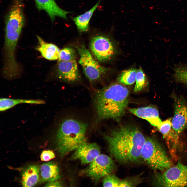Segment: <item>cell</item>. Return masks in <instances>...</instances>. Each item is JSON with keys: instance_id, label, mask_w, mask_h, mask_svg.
I'll use <instances>...</instances> for the list:
<instances>
[{"instance_id": "22", "label": "cell", "mask_w": 187, "mask_h": 187, "mask_svg": "<svg viewBox=\"0 0 187 187\" xmlns=\"http://www.w3.org/2000/svg\"><path fill=\"white\" fill-rule=\"evenodd\" d=\"M76 54L75 50L69 47L64 48L61 50L59 61H69L76 60Z\"/></svg>"}, {"instance_id": "17", "label": "cell", "mask_w": 187, "mask_h": 187, "mask_svg": "<svg viewBox=\"0 0 187 187\" xmlns=\"http://www.w3.org/2000/svg\"><path fill=\"white\" fill-rule=\"evenodd\" d=\"M101 1L99 0L97 3L88 11L72 18L73 21L79 32H84L88 31L90 21Z\"/></svg>"}, {"instance_id": "15", "label": "cell", "mask_w": 187, "mask_h": 187, "mask_svg": "<svg viewBox=\"0 0 187 187\" xmlns=\"http://www.w3.org/2000/svg\"><path fill=\"white\" fill-rule=\"evenodd\" d=\"M39 44L36 49L45 58L49 60L59 59L61 50L55 45L46 42L38 35L37 36Z\"/></svg>"}, {"instance_id": "11", "label": "cell", "mask_w": 187, "mask_h": 187, "mask_svg": "<svg viewBox=\"0 0 187 187\" xmlns=\"http://www.w3.org/2000/svg\"><path fill=\"white\" fill-rule=\"evenodd\" d=\"M171 123L173 129L178 136L187 127V106L181 100L177 99L175 102Z\"/></svg>"}, {"instance_id": "7", "label": "cell", "mask_w": 187, "mask_h": 187, "mask_svg": "<svg viewBox=\"0 0 187 187\" xmlns=\"http://www.w3.org/2000/svg\"><path fill=\"white\" fill-rule=\"evenodd\" d=\"M115 168L114 162L111 158L106 155L100 154L82 172L93 179L97 181L112 173Z\"/></svg>"}, {"instance_id": "26", "label": "cell", "mask_w": 187, "mask_h": 187, "mask_svg": "<svg viewBox=\"0 0 187 187\" xmlns=\"http://www.w3.org/2000/svg\"><path fill=\"white\" fill-rule=\"evenodd\" d=\"M40 157L41 161H47L54 158L55 157V155L52 150H45L42 152Z\"/></svg>"}, {"instance_id": "25", "label": "cell", "mask_w": 187, "mask_h": 187, "mask_svg": "<svg viewBox=\"0 0 187 187\" xmlns=\"http://www.w3.org/2000/svg\"><path fill=\"white\" fill-rule=\"evenodd\" d=\"M142 179L139 176L127 178L121 181L119 187L135 186L142 182Z\"/></svg>"}, {"instance_id": "24", "label": "cell", "mask_w": 187, "mask_h": 187, "mask_svg": "<svg viewBox=\"0 0 187 187\" xmlns=\"http://www.w3.org/2000/svg\"><path fill=\"white\" fill-rule=\"evenodd\" d=\"M174 77L177 81L187 83V66H179L174 70Z\"/></svg>"}, {"instance_id": "9", "label": "cell", "mask_w": 187, "mask_h": 187, "mask_svg": "<svg viewBox=\"0 0 187 187\" xmlns=\"http://www.w3.org/2000/svg\"><path fill=\"white\" fill-rule=\"evenodd\" d=\"M56 69L58 78L63 81L73 83L78 81L80 79L76 60L69 61H58Z\"/></svg>"}, {"instance_id": "20", "label": "cell", "mask_w": 187, "mask_h": 187, "mask_svg": "<svg viewBox=\"0 0 187 187\" xmlns=\"http://www.w3.org/2000/svg\"><path fill=\"white\" fill-rule=\"evenodd\" d=\"M137 69L130 68L123 71L117 78L118 82L123 85H129L133 84L135 81Z\"/></svg>"}, {"instance_id": "1", "label": "cell", "mask_w": 187, "mask_h": 187, "mask_svg": "<svg viewBox=\"0 0 187 187\" xmlns=\"http://www.w3.org/2000/svg\"><path fill=\"white\" fill-rule=\"evenodd\" d=\"M104 137L111 155L118 162L133 163L141 159V151L146 138L135 125L119 126Z\"/></svg>"}, {"instance_id": "8", "label": "cell", "mask_w": 187, "mask_h": 187, "mask_svg": "<svg viewBox=\"0 0 187 187\" xmlns=\"http://www.w3.org/2000/svg\"><path fill=\"white\" fill-rule=\"evenodd\" d=\"M90 47L95 57L100 61L110 59L115 52V46L112 41L102 35L94 37L90 42Z\"/></svg>"}, {"instance_id": "16", "label": "cell", "mask_w": 187, "mask_h": 187, "mask_svg": "<svg viewBox=\"0 0 187 187\" xmlns=\"http://www.w3.org/2000/svg\"><path fill=\"white\" fill-rule=\"evenodd\" d=\"M40 171L43 182H49L57 180L61 177L58 167L52 162L43 164L40 167Z\"/></svg>"}, {"instance_id": "3", "label": "cell", "mask_w": 187, "mask_h": 187, "mask_svg": "<svg viewBox=\"0 0 187 187\" xmlns=\"http://www.w3.org/2000/svg\"><path fill=\"white\" fill-rule=\"evenodd\" d=\"M55 135L56 150L63 157L87 142L88 122L76 116L66 117L59 122Z\"/></svg>"}, {"instance_id": "18", "label": "cell", "mask_w": 187, "mask_h": 187, "mask_svg": "<svg viewBox=\"0 0 187 187\" xmlns=\"http://www.w3.org/2000/svg\"><path fill=\"white\" fill-rule=\"evenodd\" d=\"M39 169L35 165L28 167L23 173L21 183L23 187H32L37 183L39 179Z\"/></svg>"}, {"instance_id": "2", "label": "cell", "mask_w": 187, "mask_h": 187, "mask_svg": "<svg viewBox=\"0 0 187 187\" xmlns=\"http://www.w3.org/2000/svg\"><path fill=\"white\" fill-rule=\"evenodd\" d=\"M120 83H115L97 89L94 96L95 124L105 120L119 121L125 114L129 103V91Z\"/></svg>"}, {"instance_id": "6", "label": "cell", "mask_w": 187, "mask_h": 187, "mask_svg": "<svg viewBox=\"0 0 187 187\" xmlns=\"http://www.w3.org/2000/svg\"><path fill=\"white\" fill-rule=\"evenodd\" d=\"M76 48L80 56L79 63L86 77L92 83L99 80L108 69L94 59L84 45H81Z\"/></svg>"}, {"instance_id": "12", "label": "cell", "mask_w": 187, "mask_h": 187, "mask_svg": "<svg viewBox=\"0 0 187 187\" xmlns=\"http://www.w3.org/2000/svg\"><path fill=\"white\" fill-rule=\"evenodd\" d=\"M34 1L38 9L45 11L52 21H54L56 17L67 19V15L70 12L60 8L55 0Z\"/></svg>"}, {"instance_id": "27", "label": "cell", "mask_w": 187, "mask_h": 187, "mask_svg": "<svg viewBox=\"0 0 187 187\" xmlns=\"http://www.w3.org/2000/svg\"><path fill=\"white\" fill-rule=\"evenodd\" d=\"M62 184L61 182L57 180L49 182L45 185L46 187H61Z\"/></svg>"}, {"instance_id": "21", "label": "cell", "mask_w": 187, "mask_h": 187, "mask_svg": "<svg viewBox=\"0 0 187 187\" xmlns=\"http://www.w3.org/2000/svg\"><path fill=\"white\" fill-rule=\"evenodd\" d=\"M146 82L145 74L142 68L140 67L137 69L135 80L136 83L134 88V92H137L142 89L145 86Z\"/></svg>"}, {"instance_id": "14", "label": "cell", "mask_w": 187, "mask_h": 187, "mask_svg": "<svg viewBox=\"0 0 187 187\" xmlns=\"http://www.w3.org/2000/svg\"><path fill=\"white\" fill-rule=\"evenodd\" d=\"M129 111L133 114L147 121L153 126L158 128L162 121L159 116L158 110L151 106L131 108Z\"/></svg>"}, {"instance_id": "19", "label": "cell", "mask_w": 187, "mask_h": 187, "mask_svg": "<svg viewBox=\"0 0 187 187\" xmlns=\"http://www.w3.org/2000/svg\"><path fill=\"white\" fill-rule=\"evenodd\" d=\"M45 102L43 100L39 99H13L3 98L0 99V110L1 111H5L21 104H45Z\"/></svg>"}, {"instance_id": "10", "label": "cell", "mask_w": 187, "mask_h": 187, "mask_svg": "<svg viewBox=\"0 0 187 187\" xmlns=\"http://www.w3.org/2000/svg\"><path fill=\"white\" fill-rule=\"evenodd\" d=\"M99 146L96 143L87 142L79 146L72 155V160H79L83 164L90 163L100 154Z\"/></svg>"}, {"instance_id": "23", "label": "cell", "mask_w": 187, "mask_h": 187, "mask_svg": "<svg viewBox=\"0 0 187 187\" xmlns=\"http://www.w3.org/2000/svg\"><path fill=\"white\" fill-rule=\"evenodd\" d=\"M121 181L115 175L111 173L103 177L102 184L104 187H119Z\"/></svg>"}, {"instance_id": "4", "label": "cell", "mask_w": 187, "mask_h": 187, "mask_svg": "<svg viewBox=\"0 0 187 187\" xmlns=\"http://www.w3.org/2000/svg\"><path fill=\"white\" fill-rule=\"evenodd\" d=\"M141 158L155 170H163L172 165L164 149L155 139L152 137L146 138L142 149Z\"/></svg>"}, {"instance_id": "13", "label": "cell", "mask_w": 187, "mask_h": 187, "mask_svg": "<svg viewBox=\"0 0 187 187\" xmlns=\"http://www.w3.org/2000/svg\"><path fill=\"white\" fill-rule=\"evenodd\" d=\"M157 128L162 134L170 151L174 153L178 144L179 136L172 127L171 119L162 122Z\"/></svg>"}, {"instance_id": "5", "label": "cell", "mask_w": 187, "mask_h": 187, "mask_svg": "<svg viewBox=\"0 0 187 187\" xmlns=\"http://www.w3.org/2000/svg\"><path fill=\"white\" fill-rule=\"evenodd\" d=\"M153 182L157 186H187V166L178 162L163 172L156 173Z\"/></svg>"}]
</instances>
